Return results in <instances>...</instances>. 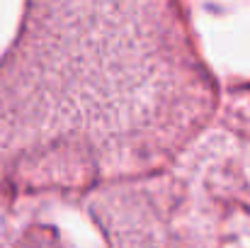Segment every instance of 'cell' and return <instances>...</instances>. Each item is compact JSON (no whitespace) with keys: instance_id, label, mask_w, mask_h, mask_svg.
Here are the masks:
<instances>
[{"instance_id":"cell-3","label":"cell","mask_w":250,"mask_h":248,"mask_svg":"<svg viewBox=\"0 0 250 248\" xmlns=\"http://www.w3.org/2000/svg\"><path fill=\"white\" fill-rule=\"evenodd\" d=\"M146 229L148 226H144L141 224V229H139V234L134 231V229H124V231H119V226L112 231L114 236V248H166L163 246V241H156L153 236H148L146 234Z\"/></svg>"},{"instance_id":"cell-1","label":"cell","mask_w":250,"mask_h":248,"mask_svg":"<svg viewBox=\"0 0 250 248\" xmlns=\"http://www.w3.org/2000/svg\"><path fill=\"white\" fill-rule=\"evenodd\" d=\"M0 64V180L83 182L170 156L211 90L166 5H32Z\"/></svg>"},{"instance_id":"cell-2","label":"cell","mask_w":250,"mask_h":248,"mask_svg":"<svg viewBox=\"0 0 250 248\" xmlns=\"http://www.w3.org/2000/svg\"><path fill=\"white\" fill-rule=\"evenodd\" d=\"M177 226L189 248H250V95L187 163Z\"/></svg>"}]
</instances>
